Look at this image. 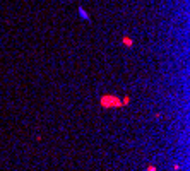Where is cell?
<instances>
[{"label": "cell", "mask_w": 190, "mask_h": 171, "mask_svg": "<svg viewBox=\"0 0 190 171\" xmlns=\"http://www.w3.org/2000/svg\"><path fill=\"white\" fill-rule=\"evenodd\" d=\"M146 171H158V169H156V166H154V164H149Z\"/></svg>", "instance_id": "cell-2"}, {"label": "cell", "mask_w": 190, "mask_h": 171, "mask_svg": "<svg viewBox=\"0 0 190 171\" xmlns=\"http://www.w3.org/2000/svg\"><path fill=\"white\" fill-rule=\"evenodd\" d=\"M101 104L103 108H120V101L116 98H110V96H105L101 99Z\"/></svg>", "instance_id": "cell-1"}, {"label": "cell", "mask_w": 190, "mask_h": 171, "mask_svg": "<svg viewBox=\"0 0 190 171\" xmlns=\"http://www.w3.org/2000/svg\"><path fill=\"white\" fill-rule=\"evenodd\" d=\"M173 169L175 171H180V164H173Z\"/></svg>", "instance_id": "cell-3"}]
</instances>
